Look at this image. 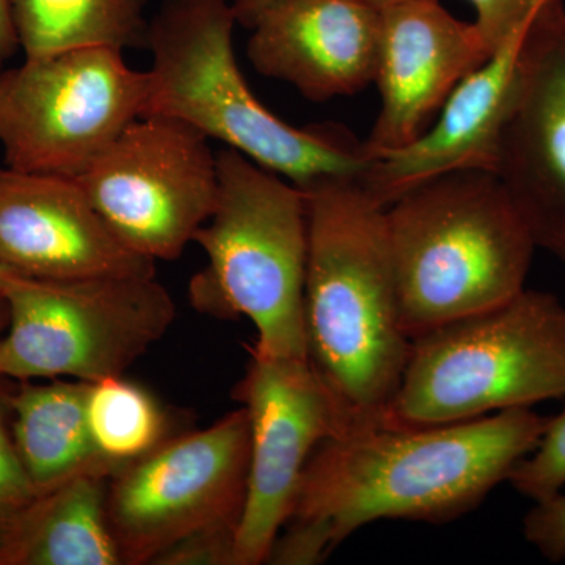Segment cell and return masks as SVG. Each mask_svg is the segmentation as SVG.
Returning <instances> with one entry per match:
<instances>
[{
  "instance_id": "cell-9",
  "label": "cell",
  "mask_w": 565,
  "mask_h": 565,
  "mask_svg": "<svg viewBox=\"0 0 565 565\" xmlns=\"http://www.w3.org/2000/svg\"><path fill=\"white\" fill-rule=\"evenodd\" d=\"M250 467L244 407L169 437L110 476L106 511L122 565H154L178 542L211 527H239Z\"/></svg>"
},
{
  "instance_id": "cell-22",
  "label": "cell",
  "mask_w": 565,
  "mask_h": 565,
  "mask_svg": "<svg viewBox=\"0 0 565 565\" xmlns=\"http://www.w3.org/2000/svg\"><path fill=\"white\" fill-rule=\"evenodd\" d=\"M523 534L552 563L565 561V492L533 501L523 519Z\"/></svg>"
},
{
  "instance_id": "cell-13",
  "label": "cell",
  "mask_w": 565,
  "mask_h": 565,
  "mask_svg": "<svg viewBox=\"0 0 565 565\" xmlns=\"http://www.w3.org/2000/svg\"><path fill=\"white\" fill-rule=\"evenodd\" d=\"M490 52L475 22L457 20L440 0H408L381 10L374 77L381 111L364 140L371 158L419 139Z\"/></svg>"
},
{
  "instance_id": "cell-6",
  "label": "cell",
  "mask_w": 565,
  "mask_h": 565,
  "mask_svg": "<svg viewBox=\"0 0 565 565\" xmlns=\"http://www.w3.org/2000/svg\"><path fill=\"white\" fill-rule=\"evenodd\" d=\"M565 396V307L523 289L412 340L385 424L440 426Z\"/></svg>"
},
{
  "instance_id": "cell-1",
  "label": "cell",
  "mask_w": 565,
  "mask_h": 565,
  "mask_svg": "<svg viewBox=\"0 0 565 565\" xmlns=\"http://www.w3.org/2000/svg\"><path fill=\"white\" fill-rule=\"evenodd\" d=\"M546 424L533 408H512L440 426L330 435L305 467L288 522L315 527L332 552L377 520L455 522L508 481Z\"/></svg>"
},
{
  "instance_id": "cell-19",
  "label": "cell",
  "mask_w": 565,
  "mask_h": 565,
  "mask_svg": "<svg viewBox=\"0 0 565 565\" xmlns=\"http://www.w3.org/2000/svg\"><path fill=\"white\" fill-rule=\"evenodd\" d=\"M87 419L96 451L121 468L167 437V419L150 393L125 377L88 384Z\"/></svg>"
},
{
  "instance_id": "cell-20",
  "label": "cell",
  "mask_w": 565,
  "mask_h": 565,
  "mask_svg": "<svg viewBox=\"0 0 565 565\" xmlns=\"http://www.w3.org/2000/svg\"><path fill=\"white\" fill-rule=\"evenodd\" d=\"M531 501L545 500L565 489V411L548 418L541 440L520 460L508 479Z\"/></svg>"
},
{
  "instance_id": "cell-11",
  "label": "cell",
  "mask_w": 565,
  "mask_h": 565,
  "mask_svg": "<svg viewBox=\"0 0 565 565\" xmlns=\"http://www.w3.org/2000/svg\"><path fill=\"white\" fill-rule=\"evenodd\" d=\"M234 399L250 423L247 497L234 546V565L266 564L291 516L305 467L323 438L352 422L310 359L270 356L247 345Z\"/></svg>"
},
{
  "instance_id": "cell-7",
  "label": "cell",
  "mask_w": 565,
  "mask_h": 565,
  "mask_svg": "<svg viewBox=\"0 0 565 565\" xmlns=\"http://www.w3.org/2000/svg\"><path fill=\"white\" fill-rule=\"evenodd\" d=\"M0 377H70L95 384L121 377L177 318V305L150 275L43 280L10 270Z\"/></svg>"
},
{
  "instance_id": "cell-5",
  "label": "cell",
  "mask_w": 565,
  "mask_h": 565,
  "mask_svg": "<svg viewBox=\"0 0 565 565\" xmlns=\"http://www.w3.org/2000/svg\"><path fill=\"white\" fill-rule=\"evenodd\" d=\"M217 202L193 239L207 263L189 285L191 302L214 318L250 319L252 348L264 355L308 359L305 193L233 148L217 152Z\"/></svg>"
},
{
  "instance_id": "cell-4",
  "label": "cell",
  "mask_w": 565,
  "mask_h": 565,
  "mask_svg": "<svg viewBox=\"0 0 565 565\" xmlns=\"http://www.w3.org/2000/svg\"><path fill=\"white\" fill-rule=\"evenodd\" d=\"M408 337L514 299L535 243L490 170H456L404 192L385 211Z\"/></svg>"
},
{
  "instance_id": "cell-14",
  "label": "cell",
  "mask_w": 565,
  "mask_h": 565,
  "mask_svg": "<svg viewBox=\"0 0 565 565\" xmlns=\"http://www.w3.org/2000/svg\"><path fill=\"white\" fill-rule=\"evenodd\" d=\"M0 266L43 280L156 275L95 210L77 178L0 167Z\"/></svg>"
},
{
  "instance_id": "cell-15",
  "label": "cell",
  "mask_w": 565,
  "mask_h": 565,
  "mask_svg": "<svg viewBox=\"0 0 565 565\" xmlns=\"http://www.w3.org/2000/svg\"><path fill=\"white\" fill-rule=\"evenodd\" d=\"M247 58L313 103L374 84L381 10L362 0H285L250 29Z\"/></svg>"
},
{
  "instance_id": "cell-27",
  "label": "cell",
  "mask_w": 565,
  "mask_h": 565,
  "mask_svg": "<svg viewBox=\"0 0 565 565\" xmlns=\"http://www.w3.org/2000/svg\"><path fill=\"white\" fill-rule=\"evenodd\" d=\"M367 6L374 7L377 10L388 9V7L397 6V3L408 2V0H362Z\"/></svg>"
},
{
  "instance_id": "cell-28",
  "label": "cell",
  "mask_w": 565,
  "mask_h": 565,
  "mask_svg": "<svg viewBox=\"0 0 565 565\" xmlns=\"http://www.w3.org/2000/svg\"><path fill=\"white\" fill-rule=\"evenodd\" d=\"M7 322H9V316H7L6 302L0 297V337L6 332Z\"/></svg>"
},
{
  "instance_id": "cell-18",
  "label": "cell",
  "mask_w": 565,
  "mask_h": 565,
  "mask_svg": "<svg viewBox=\"0 0 565 565\" xmlns=\"http://www.w3.org/2000/svg\"><path fill=\"white\" fill-rule=\"evenodd\" d=\"M151 0H9L24 57L77 47H145Z\"/></svg>"
},
{
  "instance_id": "cell-2",
  "label": "cell",
  "mask_w": 565,
  "mask_h": 565,
  "mask_svg": "<svg viewBox=\"0 0 565 565\" xmlns=\"http://www.w3.org/2000/svg\"><path fill=\"white\" fill-rule=\"evenodd\" d=\"M307 199L305 327L308 359L351 418L386 422L411 353L384 204L362 178L299 185Z\"/></svg>"
},
{
  "instance_id": "cell-30",
  "label": "cell",
  "mask_w": 565,
  "mask_h": 565,
  "mask_svg": "<svg viewBox=\"0 0 565 565\" xmlns=\"http://www.w3.org/2000/svg\"><path fill=\"white\" fill-rule=\"evenodd\" d=\"M7 58L3 57L2 52H0V73H2L3 70H6V66H3V63H6Z\"/></svg>"
},
{
  "instance_id": "cell-10",
  "label": "cell",
  "mask_w": 565,
  "mask_h": 565,
  "mask_svg": "<svg viewBox=\"0 0 565 565\" xmlns=\"http://www.w3.org/2000/svg\"><path fill=\"white\" fill-rule=\"evenodd\" d=\"M210 139L174 118L147 115L77 178L129 250L174 262L210 221L218 193Z\"/></svg>"
},
{
  "instance_id": "cell-8",
  "label": "cell",
  "mask_w": 565,
  "mask_h": 565,
  "mask_svg": "<svg viewBox=\"0 0 565 565\" xmlns=\"http://www.w3.org/2000/svg\"><path fill=\"white\" fill-rule=\"evenodd\" d=\"M150 73L121 50L77 47L24 57L0 73V147L22 172L79 178L147 114Z\"/></svg>"
},
{
  "instance_id": "cell-3",
  "label": "cell",
  "mask_w": 565,
  "mask_h": 565,
  "mask_svg": "<svg viewBox=\"0 0 565 565\" xmlns=\"http://www.w3.org/2000/svg\"><path fill=\"white\" fill-rule=\"evenodd\" d=\"M236 24L232 0H163L145 43L152 54L145 117L185 122L297 185L363 180L373 162L364 141L337 125L296 128L253 95L234 55Z\"/></svg>"
},
{
  "instance_id": "cell-21",
  "label": "cell",
  "mask_w": 565,
  "mask_h": 565,
  "mask_svg": "<svg viewBox=\"0 0 565 565\" xmlns=\"http://www.w3.org/2000/svg\"><path fill=\"white\" fill-rule=\"evenodd\" d=\"M39 494L22 468L0 405V553Z\"/></svg>"
},
{
  "instance_id": "cell-26",
  "label": "cell",
  "mask_w": 565,
  "mask_h": 565,
  "mask_svg": "<svg viewBox=\"0 0 565 565\" xmlns=\"http://www.w3.org/2000/svg\"><path fill=\"white\" fill-rule=\"evenodd\" d=\"M18 50L20 44L11 22L9 0H0V52L3 57L10 58Z\"/></svg>"
},
{
  "instance_id": "cell-23",
  "label": "cell",
  "mask_w": 565,
  "mask_h": 565,
  "mask_svg": "<svg viewBox=\"0 0 565 565\" xmlns=\"http://www.w3.org/2000/svg\"><path fill=\"white\" fill-rule=\"evenodd\" d=\"M236 527H211L178 542L154 565H234Z\"/></svg>"
},
{
  "instance_id": "cell-24",
  "label": "cell",
  "mask_w": 565,
  "mask_h": 565,
  "mask_svg": "<svg viewBox=\"0 0 565 565\" xmlns=\"http://www.w3.org/2000/svg\"><path fill=\"white\" fill-rule=\"evenodd\" d=\"M475 25L492 51L516 29L530 21L544 0H468Z\"/></svg>"
},
{
  "instance_id": "cell-16",
  "label": "cell",
  "mask_w": 565,
  "mask_h": 565,
  "mask_svg": "<svg viewBox=\"0 0 565 565\" xmlns=\"http://www.w3.org/2000/svg\"><path fill=\"white\" fill-rule=\"evenodd\" d=\"M111 473L85 471L40 493L0 553V565H122L107 520Z\"/></svg>"
},
{
  "instance_id": "cell-29",
  "label": "cell",
  "mask_w": 565,
  "mask_h": 565,
  "mask_svg": "<svg viewBox=\"0 0 565 565\" xmlns=\"http://www.w3.org/2000/svg\"><path fill=\"white\" fill-rule=\"evenodd\" d=\"M10 269L7 267L0 266V286H2V281L6 280L7 275H9Z\"/></svg>"
},
{
  "instance_id": "cell-12",
  "label": "cell",
  "mask_w": 565,
  "mask_h": 565,
  "mask_svg": "<svg viewBox=\"0 0 565 565\" xmlns=\"http://www.w3.org/2000/svg\"><path fill=\"white\" fill-rule=\"evenodd\" d=\"M493 173L533 236L565 264V0L535 14L522 84L500 141Z\"/></svg>"
},
{
  "instance_id": "cell-17",
  "label": "cell",
  "mask_w": 565,
  "mask_h": 565,
  "mask_svg": "<svg viewBox=\"0 0 565 565\" xmlns=\"http://www.w3.org/2000/svg\"><path fill=\"white\" fill-rule=\"evenodd\" d=\"M87 393L88 384L81 381L21 382L3 399L13 415L14 449L40 493L85 471L114 475L120 470L96 451L88 427Z\"/></svg>"
},
{
  "instance_id": "cell-25",
  "label": "cell",
  "mask_w": 565,
  "mask_h": 565,
  "mask_svg": "<svg viewBox=\"0 0 565 565\" xmlns=\"http://www.w3.org/2000/svg\"><path fill=\"white\" fill-rule=\"evenodd\" d=\"M281 2L285 0H232L237 22L248 31L264 13L280 6Z\"/></svg>"
}]
</instances>
